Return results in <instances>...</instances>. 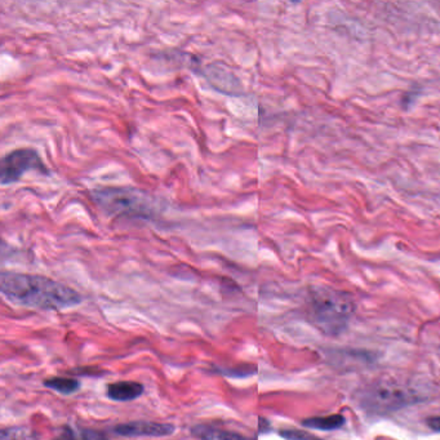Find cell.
I'll return each mask as SVG.
<instances>
[{"label":"cell","mask_w":440,"mask_h":440,"mask_svg":"<svg viewBox=\"0 0 440 440\" xmlns=\"http://www.w3.org/2000/svg\"><path fill=\"white\" fill-rule=\"evenodd\" d=\"M0 291L13 305L38 310H65L77 306L83 300L75 289L57 280L13 271L1 273Z\"/></svg>","instance_id":"cell-1"},{"label":"cell","mask_w":440,"mask_h":440,"mask_svg":"<svg viewBox=\"0 0 440 440\" xmlns=\"http://www.w3.org/2000/svg\"><path fill=\"white\" fill-rule=\"evenodd\" d=\"M354 311V300L345 292L328 287L315 288L311 292L309 318L324 335L344 332Z\"/></svg>","instance_id":"cell-2"},{"label":"cell","mask_w":440,"mask_h":440,"mask_svg":"<svg viewBox=\"0 0 440 440\" xmlns=\"http://www.w3.org/2000/svg\"><path fill=\"white\" fill-rule=\"evenodd\" d=\"M92 201L107 216L152 220L158 214V204L146 192L134 187H101L92 192Z\"/></svg>","instance_id":"cell-3"},{"label":"cell","mask_w":440,"mask_h":440,"mask_svg":"<svg viewBox=\"0 0 440 440\" xmlns=\"http://www.w3.org/2000/svg\"><path fill=\"white\" fill-rule=\"evenodd\" d=\"M421 401L420 394L392 378L367 383L358 392V403L371 414H389Z\"/></svg>","instance_id":"cell-4"},{"label":"cell","mask_w":440,"mask_h":440,"mask_svg":"<svg viewBox=\"0 0 440 440\" xmlns=\"http://www.w3.org/2000/svg\"><path fill=\"white\" fill-rule=\"evenodd\" d=\"M49 174V169L38 152L33 147H19L6 154L0 161V183L3 186L19 182L26 173Z\"/></svg>","instance_id":"cell-5"},{"label":"cell","mask_w":440,"mask_h":440,"mask_svg":"<svg viewBox=\"0 0 440 440\" xmlns=\"http://www.w3.org/2000/svg\"><path fill=\"white\" fill-rule=\"evenodd\" d=\"M176 431V426L168 422L131 421L114 426L113 432L125 438H162L169 437Z\"/></svg>","instance_id":"cell-6"},{"label":"cell","mask_w":440,"mask_h":440,"mask_svg":"<svg viewBox=\"0 0 440 440\" xmlns=\"http://www.w3.org/2000/svg\"><path fill=\"white\" fill-rule=\"evenodd\" d=\"M144 392L143 383L137 381H119L107 385L106 395L109 399L115 402H131L140 398Z\"/></svg>","instance_id":"cell-7"},{"label":"cell","mask_w":440,"mask_h":440,"mask_svg":"<svg viewBox=\"0 0 440 440\" xmlns=\"http://www.w3.org/2000/svg\"><path fill=\"white\" fill-rule=\"evenodd\" d=\"M192 435L198 440H256L237 431L225 430L210 423H198L192 428Z\"/></svg>","instance_id":"cell-8"},{"label":"cell","mask_w":440,"mask_h":440,"mask_svg":"<svg viewBox=\"0 0 440 440\" xmlns=\"http://www.w3.org/2000/svg\"><path fill=\"white\" fill-rule=\"evenodd\" d=\"M344 416L341 414H329V416H316L310 417L302 421V426L307 429H315V430L332 431L341 429L345 425Z\"/></svg>","instance_id":"cell-9"},{"label":"cell","mask_w":440,"mask_h":440,"mask_svg":"<svg viewBox=\"0 0 440 440\" xmlns=\"http://www.w3.org/2000/svg\"><path fill=\"white\" fill-rule=\"evenodd\" d=\"M44 386L51 390L59 392L62 395H71L80 389V381L77 378H67V377H51L44 380Z\"/></svg>","instance_id":"cell-10"},{"label":"cell","mask_w":440,"mask_h":440,"mask_svg":"<svg viewBox=\"0 0 440 440\" xmlns=\"http://www.w3.org/2000/svg\"><path fill=\"white\" fill-rule=\"evenodd\" d=\"M38 438L35 431L25 426L4 428L0 431V440H38Z\"/></svg>","instance_id":"cell-11"},{"label":"cell","mask_w":440,"mask_h":440,"mask_svg":"<svg viewBox=\"0 0 440 440\" xmlns=\"http://www.w3.org/2000/svg\"><path fill=\"white\" fill-rule=\"evenodd\" d=\"M216 372L231 377V378H244L257 372V368L253 365H243V367H225V368H216Z\"/></svg>","instance_id":"cell-12"},{"label":"cell","mask_w":440,"mask_h":440,"mask_svg":"<svg viewBox=\"0 0 440 440\" xmlns=\"http://www.w3.org/2000/svg\"><path fill=\"white\" fill-rule=\"evenodd\" d=\"M279 435L286 440H322L315 435L310 434L309 431L298 430V429H284L279 431Z\"/></svg>","instance_id":"cell-13"},{"label":"cell","mask_w":440,"mask_h":440,"mask_svg":"<svg viewBox=\"0 0 440 440\" xmlns=\"http://www.w3.org/2000/svg\"><path fill=\"white\" fill-rule=\"evenodd\" d=\"M80 439L109 440L101 431L92 430V429H83V430L80 431Z\"/></svg>","instance_id":"cell-14"},{"label":"cell","mask_w":440,"mask_h":440,"mask_svg":"<svg viewBox=\"0 0 440 440\" xmlns=\"http://www.w3.org/2000/svg\"><path fill=\"white\" fill-rule=\"evenodd\" d=\"M53 440H82L79 439L77 437V434L74 432V430L68 426H65L61 432L58 434L57 437Z\"/></svg>","instance_id":"cell-15"},{"label":"cell","mask_w":440,"mask_h":440,"mask_svg":"<svg viewBox=\"0 0 440 440\" xmlns=\"http://www.w3.org/2000/svg\"><path fill=\"white\" fill-rule=\"evenodd\" d=\"M428 426L430 428L431 430L438 431L440 432V416H434L428 419Z\"/></svg>","instance_id":"cell-16"},{"label":"cell","mask_w":440,"mask_h":440,"mask_svg":"<svg viewBox=\"0 0 440 440\" xmlns=\"http://www.w3.org/2000/svg\"><path fill=\"white\" fill-rule=\"evenodd\" d=\"M270 431V423L265 419H259V432H268Z\"/></svg>","instance_id":"cell-17"}]
</instances>
